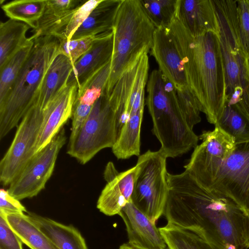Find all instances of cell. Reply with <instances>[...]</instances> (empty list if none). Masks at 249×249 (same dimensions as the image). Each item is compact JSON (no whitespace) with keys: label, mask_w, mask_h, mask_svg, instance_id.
<instances>
[{"label":"cell","mask_w":249,"mask_h":249,"mask_svg":"<svg viewBox=\"0 0 249 249\" xmlns=\"http://www.w3.org/2000/svg\"><path fill=\"white\" fill-rule=\"evenodd\" d=\"M167 223L191 231L214 249H246L247 211L230 196L209 189L186 171L168 173Z\"/></svg>","instance_id":"1"},{"label":"cell","mask_w":249,"mask_h":249,"mask_svg":"<svg viewBox=\"0 0 249 249\" xmlns=\"http://www.w3.org/2000/svg\"><path fill=\"white\" fill-rule=\"evenodd\" d=\"M181 55L188 87L201 112L214 125L226 104V84L218 34L194 36L175 17L167 28Z\"/></svg>","instance_id":"2"},{"label":"cell","mask_w":249,"mask_h":249,"mask_svg":"<svg viewBox=\"0 0 249 249\" xmlns=\"http://www.w3.org/2000/svg\"><path fill=\"white\" fill-rule=\"evenodd\" d=\"M146 100L151 117L152 132L160 143V150L168 158L186 153L199 140L179 105L176 89L159 70H154L147 83Z\"/></svg>","instance_id":"3"},{"label":"cell","mask_w":249,"mask_h":249,"mask_svg":"<svg viewBox=\"0 0 249 249\" xmlns=\"http://www.w3.org/2000/svg\"><path fill=\"white\" fill-rule=\"evenodd\" d=\"M59 40L53 36L34 39L30 54L4 100L0 103V138L21 121L35 104L44 77L59 53Z\"/></svg>","instance_id":"4"},{"label":"cell","mask_w":249,"mask_h":249,"mask_svg":"<svg viewBox=\"0 0 249 249\" xmlns=\"http://www.w3.org/2000/svg\"><path fill=\"white\" fill-rule=\"evenodd\" d=\"M156 27L140 0H122L114 23L113 52L106 91L109 96L122 74L151 49Z\"/></svg>","instance_id":"5"},{"label":"cell","mask_w":249,"mask_h":249,"mask_svg":"<svg viewBox=\"0 0 249 249\" xmlns=\"http://www.w3.org/2000/svg\"><path fill=\"white\" fill-rule=\"evenodd\" d=\"M226 84V104L249 119V78L247 56L238 36L237 0H213Z\"/></svg>","instance_id":"6"},{"label":"cell","mask_w":249,"mask_h":249,"mask_svg":"<svg viewBox=\"0 0 249 249\" xmlns=\"http://www.w3.org/2000/svg\"><path fill=\"white\" fill-rule=\"evenodd\" d=\"M117 112L106 90L95 102L76 136L69 141L67 153L85 164L100 151L112 148L118 135Z\"/></svg>","instance_id":"7"},{"label":"cell","mask_w":249,"mask_h":249,"mask_svg":"<svg viewBox=\"0 0 249 249\" xmlns=\"http://www.w3.org/2000/svg\"><path fill=\"white\" fill-rule=\"evenodd\" d=\"M167 159L160 149L148 150L139 156L136 163L139 170L132 202L155 224L163 215L168 196Z\"/></svg>","instance_id":"8"},{"label":"cell","mask_w":249,"mask_h":249,"mask_svg":"<svg viewBox=\"0 0 249 249\" xmlns=\"http://www.w3.org/2000/svg\"><path fill=\"white\" fill-rule=\"evenodd\" d=\"M200 183L230 196L248 213L249 142L236 144L232 153Z\"/></svg>","instance_id":"9"},{"label":"cell","mask_w":249,"mask_h":249,"mask_svg":"<svg viewBox=\"0 0 249 249\" xmlns=\"http://www.w3.org/2000/svg\"><path fill=\"white\" fill-rule=\"evenodd\" d=\"M44 119L43 110L34 105L17 127L14 139L0 162V181L9 185L36 154L35 146Z\"/></svg>","instance_id":"10"},{"label":"cell","mask_w":249,"mask_h":249,"mask_svg":"<svg viewBox=\"0 0 249 249\" xmlns=\"http://www.w3.org/2000/svg\"><path fill=\"white\" fill-rule=\"evenodd\" d=\"M67 137L62 128L49 143L36 153L17 178L9 185L10 194L18 200L37 196L53 172L58 153Z\"/></svg>","instance_id":"11"},{"label":"cell","mask_w":249,"mask_h":249,"mask_svg":"<svg viewBox=\"0 0 249 249\" xmlns=\"http://www.w3.org/2000/svg\"><path fill=\"white\" fill-rule=\"evenodd\" d=\"M201 143L194 148L185 171L201 181L211 174L220 162L233 151V138L217 126L213 131H204L199 136Z\"/></svg>","instance_id":"12"},{"label":"cell","mask_w":249,"mask_h":249,"mask_svg":"<svg viewBox=\"0 0 249 249\" xmlns=\"http://www.w3.org/2000/svg\"><path fill=\"white\" fill-rule=\"evenodd\" d=\"M148 53H143L122 74L109 96L117 112L119 125L125 110L134 105L145 103L149 69Z\"/></svg>","instance_id":"13"},{"label":"cell","mask_w":249,"mask_h":249,"mask_svg":"<svg viewBox=\"0 0 249 249\" xmlns=\"http://www.w3.org/2000/svg\"><path fill=\"white\" fill-rule=\"evenodd\" d=\"M139 168L135 166L119 172L112 162H108L104 171L107 184L97 202V209L107 216L118 214L121 210L132 201L135 179Z\"/></svg>","instance_id":"14"},{"label":"cell","mask_w":249,"mask_h":249,"mask_svg":"<svg viewBox=\"0 0 249 249\" xmlns=\"http://www.w3.org/2000/svg\"><path fill=\"white\" fill-rule=\"evenodd\" d=\"M77 91L76 83H67L43 109L44 119L35 146L36 154L50 142L71 117Z\"/></svg>","instance_id":"15"},{"label":"cell","mask_w":249,"mask_h":249,"mask_svg":"<svg viewBox=\"0 0 249 249\" xmlns=\"http://www.w3.org/2000/svg\"><path fill=\"white\" fill-rule=\"evenodd\" d=\"M161 73L177 89L188 88L181 55L167 28H156L151 49Z\"/></svg>","instance_id":"16"},{"label":"cell","mask_w":249,"mask_h":249,"mask_svg":"<svg viewBox=\"0 0 249 249\" xmlns=\"http://www.w3.org/2000/svg\"><path fill=\"white\" fill-rule=\"evenodd\" d=\"M131 245L146 249H164L166 244L156 224L139 210L132 201L120 212Z\"/></svg>","instance_id":"17"},{"label":"cell","mask_w":249,"mask_h":249,"mask_svg":"<svg viewBox=\"0 0 249 249\" xmlns=\"http://www.w3.org/2000/svg\"><path fill=\"white\" fill-rule=\"evenodd\" d=\"M175 17L194 36L208 32L218 34L213 0H177Z\"/></svg>","instance_id":"18"},{"label":"cell","mask_w":249,"mask_h":249,"mask_svg":"<svg viewBox=\"0 0 249 249\" xmlns=\"http://www.w3.org/2000/svg\"><path fill=\"white\" fill-rule=\"evenodd\" d=\"M113 33L96 38L89 49L73 65L67 83H75L78 89L103 67L111 62Z\"/></svg>","instance_id":"19"},{"label":"cell","mask_w":249,"mask_h":249,"mask_svg":"<svg viewBox=\"0 0 249 249\" xmlns=\"http://www.w3.org/2000/svg\"><path fill=\"white\" fill-rule=\"evenodd\" d=\"M86 1L79 0H46L42 14L33 30L31 37L56 36L69 23L75 11Z\"/></svg>","instance_id":"20"},{"label":"cell","mask_w":249,"mask_h":249,"mask_svg":"<svg viewBox=\"0 0 249 249\" xmlns=\"http://www.w3.org/2000/svg\"><path fill=\"white\" fill-rule=\"evenodd\" d=\"M31 220L44 233L57 249H88L80 231L48 217L27 212Z\"/></svg>","instance_id":"21"},{"label":"cell","mask_w":249,"mask_h":249,"mask_svg":"<svg viewBox=\"0 0 249 249\" xmlns=\"http://www.w3.org/2000/svg\"><path fill=\"white\" fill-rule=\"evenodd\" d=\"M122 0H102L92 10L71 39L95 37L113 33L116 15Z\"/></svg>","instance_id":"22"},{"label":"cell","mask_w":249,"mask_h":249,"mask_svg":"<svg viewBox=\"0 0 249 249\" xmlns=\"http://www.w3.org/2000/svg\"><path fill=\"white\" fill-rule=\"evenodd\" d=\"M73 64L67 56L59 53L51 64L42 80L34 105L41 109L67 85Z\"/></svg>","instance_id":"23"},{"label":"cell","mask_w":249,"mask_h":249,"mask_svg":"<svg viewBox=\"0 0 249 249\" xmlns=\"http://www.w3.org/2000/svg\"><path fill=\"white\" fill-rule=\"evenodd\" d=\"M1 213L22 243L31 249H57L24 213Z\"/></svg>","instance_id":"24"},{"label":"cell","mask_w":249,"mask_h":249,"mask_svg":"<svg viewBox=\"0 0 249 249\" xmlns=\"http://www.w3.org/2000/svg\"><path fill=\"white\" fill-rule=\"evenodd\" d=\"M30 28L27 24L11 19L0 22V69L31 40L26 37Z\"/></svg>","instance_id":"25"},{"label":"cell","mask_w":249,"mask_h":249,"mask_svg":"<svg viewBox=\"0 0 249 249\" xmlns=\"http://www.w3.org/2000/svg\"><path fill=\"white\" fill-rule=\"evenodd\" d=\"M159 230L169 249H214L202 237L173 224L167 223Z\"/></svg>","instance_id":"26"},{"label":"cell","mask_w":249,"mask_h":249,"mask_svg":"<svg viewBox=\"0 0 249 249\" xmlns=\"http://www.w3.org/2000/svg\"><path fill=\"white\" fill-rule=\"evenodd\" d=\"M46 0H16L3 4L1 9L9 19L22 22L33 30L41 17Z\"/></svg>","instance_id":"27"},{"label":"cell","mask_w":249,"mask_h":249,"mask_svg":"<svg viewBox=\"0 0 249 249\" xmlns=\"http://www.w3.org/2000/svg\"><path fill=\"white\" fill-rule=\"evenodd\" d=\"M215 126L231 136L235 144L249 142V119L231 106L226 104Z\"/></svg>","instance_id":"28"},{"label":"cell","mask_w":249,"mask_h":249,"mask_svg":"<svg viewBox=\"0 0 249 249\" xmlns=\"http://www.w3.org/2000/svg\"><path fill=\"white\" fill-rule=\"evenodd\" d=\"M18 51L0 69V103L5 99L27 60L34 44V39Z\"/></svg>","instance_id":"29"},{"label":"cell","mask_w":249,"mask_h":249,"mask_svg":"<svg viewBox=\"0 0 249 249\" xmlns=\"http://www.w3.org/2000/svg\"><path fill=\"white\" fill-rule=\"evenodd\" d=\"M147 17L156 28H168L175 18L177 0H140Z\"/></svg>","instance_id":"30"},{"label":"cell","mask_w":249,"mask_h":249,"mask_svg":"<svg viewBox=\"0 0 249 249\" xmlns=\"http://www.w3.org/2000/svg\"><path fill=\"white\" fill-rule=\"evenodd\" d=\"M110 62L94 74L79 89L76 99L80 103L93 106L106 90L109 73Z\"/></svg>","instance_id":"31"},{"label":"cell","mask_w":249,"mask_h":249,"mask_svg":"<svg viewBox=\"0 0 249 249\" xmlns=\"http://www.w3.org/2000/svg\"><path fill=\"white\" fill-rule=\"evenodd\" d=\"M176 95L188 123L193 129L194 126L201 121V110L197 101L188 87L181 89H176Z\"/></svg>","instance_id":"32"},{"label":"cell","mask_w":249,"mask_h":249,"mask_svg":"<svg viewBox=\"0 0 249 249\" xmlns=\"http://www.w3.org/2000/svg\"><path fill=\"white\" fill-rule=\"evenodd\" d=\"M101 0H89L86 1L75 11L66 27L59 35L55 37L71 40L76 31Z\"/></svg>","instance_id":"33"},{"label":"cell","mask_w":249,"mask_h":249,"mask_svg":"<svg viewBox=\"0 0 249 249\" xmlns=\"http://www.w3.org/2000/svg\"><path fill=\"white\" fill-rule=\"evenodd\" d=\"M96 38L90 36L69 40L57 38L59 43V53L67 56L74 64L89 49Z\"/></svg>","instance_id":"34"},{"label":"cell","mask_w":249,"mask_h":249,"mask_svg":"<svg viewBox=\"0 0 249 249\" xmlns=\"http://www.w3.org/2000/svg\"><path fill=\"white\" fill-rule=\"evenodd\" d=\"M238 36L247 58L249 57V0H237Z\"/></svg>","instance_id":"35"},{"label":"cell","mask_w":249,"mask_h":249,"mask_svg":"<svg viewBox=\"0 0 249 249\" xmlns=\"http://www.w3.org/2000/svg\"><path fill=\"white\" fill-rule=\"evenodd\" d=\"M93 107L82 104L75 98L71 117V127L69 141L72 140L77 134L89 115Z\"/></svg>","instance_id":"36"},{"label":"cell","mask_w":249,"mask_h":249,"mask_svg":"<svg viewBox=\"0 0 249 249\" xmlns=\"http://www.w3.org/2000/svg\"><path fill=\"white\" fill-rule=\"evenodd\" d=\"M22 243L0 213V249H23Z\"/></svg>","instance_id":"37"},{"label":"cell","mask_w":249,"mask_h":249,"mask_svg":"<svg viewBox=\"0 0 249 249\" xmlns=\"http://www.w3.org/2000/svg\"><path fill=\"white\" fill-rule=\"evenodd\" d=\"M0 212L3 213H24L27 212L19 200L12 196L8 190L0 191Z\"/></svg>","instance_id":"38"},{"label":"cell","mask_w":249,"mask_h":249,"mask_svg":"<svg viewBox=\"0 0 249 249\" xmlns=\"http://www.w3.org/2000/svg\"><path fill=\"white\" fill-rule=\"evenodd\" d=\"M119 249H146L140 247H138L137 246H133L132 245H131L129 244L128 242L126 243H124L123 244L121 245ZM164 249H169L167 247L166 248Z\"/></svg>","instance_id":"39"},{"label":"cell","mask_w":249,"mask_h":249,"mask_svg":"<svg viewBox=\"0 0 249 249\" xmlns=\"http://www.w3.org/2000/svg\"><path fill=\"white\" fill-rule=\"evenodd\" d=\"M246 65H247V69L248 76H249V57L247 58Z\"/></svg>","instance_id":"40"}]
</instances>
